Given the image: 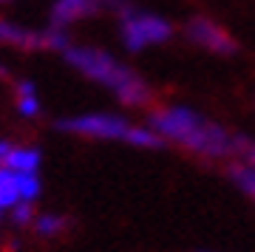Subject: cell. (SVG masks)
Returning <instances> with one entry per match:
<instances>
[{
	"instance_id": "obj_11",
	"label": "cell",
	"mask_w": 255,
	"mask_h": 252,
	"mask_svg": "<svg viewBox=\"0 0 255 252\" xmlns=\"http://www.w3.org/2000/svg\"><path fill=\"white\" fill-rule=\"evenodd\" d=\"M71 227H74L71 216H65L60 210H37L28 233L34 238H40V241H60L63 235H68Z\"/></svg>"
},
{
	"instance_id": "obj_8",
	"label": "cell",
	"mask_w": 255,
	"mask_h": 252,
	"mask_svg": "<svg viewBox=\"0 0 255 252\" xmlns=\"http://www.w3.org/2000/svg\"><path fill=\"white\" fill-rule=\"evenodd\" d=\"M43 198V176L40 173H17L0 167V210L9 213L17 204H37Z\"/></svg>"
},
{
	"instance_id": "obj_3",
	"label": "cell",
	"mask_w": 255,
	"mask_h": 252,
	"mask_svg": "<svg viewBox=\"0 0 255 252\" xmlns=\"http://www.w3.org/2000/svg\"><path fill=\"white\" fill-rule=\"evenodd\" d=\"M54 127L68 139L94 144H119L133 150H159L162 142L147 122H139L122 111H74L54 122Z\"/></svg>"
},
{
	"instance_id": "obj_6",
	"label": "cell",
	"mask_w": 255,
	"mask_h": 252,
	"mask_svg": "<svg viewBox=\"0 0 255 252\" xmlns=\"http://www.w3.org/2000/svg\"><path fill=\"white\" fill-rule=\"evenodd\" d=\"M179 34L184 37V43L193 45L201 54L219 57V60H227V57L238 54L236 34L224 23L210 17V14H190V17H184V23L179 26Z\"/></svg>"
},
{
	"instance_id": "obj_7",
	"label": "cell",
	"mask_w": 255,
	"mask_h": 252,
	"mask_svg": "<svg viewBox=\"0 0 255 252\" xmlns=\"http://www.w3.org/2000/svg\"><path fill=\"white\" fill-rule=\"evenodd\" d=\"M133 0H51L46 11V23L60 31H74L82 23L102 17V14H117Z\"/></svg>"
},
{
	"instance_id": "obj_10",
	"label": "cell",
	"mask_w": 255,
	"mask_h": 252,
	"mask_svg": "<svg viewBox=\"0 0 255 252\" xmlns=\"http://www.w3.org/2000/svg\"><path fill=\"white\" fill-rule=\"evenodd\" d=\"M11 97H14V114L23 122H37L43 117V97L34 80L28 77H14L11 80Z\"/></svg>"
},
{
	"instance_id": "obj_16",
	"label": "cell",
	"mask_w": 255,
	"mask_h": 252,
	"mask_svg": "<svg viewBox=\"0 0 255 252\" xmlns=\"http://www.w3.org/2000/svg\"><path fill=\"white\" fill-rule=\"evenodd\" d=\"M3 218H6V213H3V210H0V224H3Z\"/></svg>"
},
{
	"instance_id": "obj_1",
	"label": "cell",
	"mask_w": 255,
	"mask_h": 252,
	"mask_svg": "<svg viewBox=\"0 0 255 252\" xmlns=\"http://www.w3.org/2000/svg\"><path fill=\"white\" fill-rule=\"evenodd\" d=\"M145 122L153 127L162 147H176L207 164H230L247 150V133L187 102H156Z\"/></svg>"
},
{
	"instance_id": "obj_4",
	"label": "cell",
	"mask_w": 255,
	"mask_h": 252,
	"mask_svg": "<svg viewBox=\"0 0 255 252\" xmlns=\"http://www.w3.org/2000/svg\"><path fill=\"white\" fill-rule=\"evenodd\" d=\"M114 17H117V40L125 54H147V51L164 48L179 34V26L164 11L136 6V3H128Z\"/></svg>"
},
{
	"instance_id": "obj_15",
	"label": "cell",
	"mask_w": 255,
	"mask_h": 252,
	"mask_svg": "<svg viewBox=\"0 0 255 252\" xmlns=\"http://www.w3.org/2000/svg\"><path fill=\"white\" fill-rule=\"evenodd\" d=\"M11 3H17V0H0V6H11Z\"/></svg>"
},
{
	"instance_id": "obj_2",
	"label": "cell",
	"mask_w": 255,
	"mask_h": 252,
	"mask_svg": "<svg viewBox=\"0 0 255 252\" xmlns=\"http://www.w3.org/2000/svg\"><path fill=\"white\" fill-rule=\"evenodd\" d=\"M60 57L77 77L105 91L122 111H150L156 105V91L150 80L133 65H128V60H122L117 51L97 43L71 40Z\"/></svg>"
},
{
	"instance_id": "obj_13",
	"label": "cell",
	"mask_w": 255,
	"mask_h": 252,
	"mask_svg": "<svg viewBox=\"0 0 255 252\" xmlns=\"http://www.w3.org/2000/svg\"><path fill=\"white\" fill-rule=\"evenodd\" d=\"M0 80H6V82L14 80V74H11L9 63H6V51H0Z\"/></svg>"
},
{
	"instance_id": "obj_12",
	"label": "cell",
	"mask_w": 255,
	"mask_h": 252,
	"mask_svg": "<svg viewBox=\"0 0 255 252\" xmlns=\"http://www.w3.org/2000/svg\"><path fill=\"white\" fill-rule=\"evenodd\" d=\"M224 167H227V179L236 187V193L244 196L255 207V162H250V159H236V162L224 164Z\"/></svg>"
},
{
	"instance_id": "obj_17",
	"label": "cell",
	"mask_w": 255,
	"mask_h": 252,
	"mask_svg": "<svg viewBox=\"0 0 255 252\" xmlns=\"http://www.w3.org/2000/svg\"><path fill=\"white\" fill-rule=\"evenodd\" d=\"M196 252H210V250H196Z\"/></svg>"
},
{
	"instance_id": "obj_5",
	"label": "cell",
	"mask_w": 255,
	"mask_h": 252,
	"mask_svg": "<svg viewBox=\"0 0 255 252\" xmlns=\"http://www.w3.org/2000/svg\"><path fill=\"white\" fill-rule=\"evenodd\" d=\"M71 31H60L54 26H28L23 20L0 17V51L14 54H63L71 43Z\"/></svg>"
},
{
	"instance_id": "obj_9",
	"label": "cell",
	"mask_w": 255,
	"mask_h": 252,
	"mask_svg": "<svg viewBox=\"0 0 255 252\" xmlns=\"http://www.w3.org/2000/svg\"><path fill=\"white\" fill-rule=\"evenodd\" d=\"M0 167H9L17 173H40L43 170V150H40V144L0 136Z\"/></svg>"
},
{
	"instance_id": "obj_14",
	"label": "cell",
	"mask_w": 255,
	"mask_h": 252,
	"mask_svg": "<svg viewBox=\"0 0 255 252\" xmlns=\"http://www.w3.org/2000/svg\"><path fill=\"white\" fill-rule=\"evenodd\" d=\"M241 159H250V162H255V133L253 136H247V150Z\"/></svg>"
}]
</instances>
